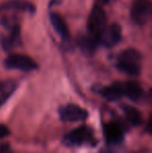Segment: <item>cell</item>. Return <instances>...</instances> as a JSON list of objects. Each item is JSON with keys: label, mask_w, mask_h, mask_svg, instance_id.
<instances>
[{"label": "cell", "mask_w": 152, "mask_h": 153, "mask_svg": "<svg viewBox=\"0 0 152 153\" xmlns=\"http://www.w3.org/2000/svg\"><path fill=\"white\" fill-rule=\"evenodd\" d=\"M19 42H20V30H19L18 25H15L12 28V30L10 31L8 36H6L2 40V44L6 50H10V49L14 48L15 46H17Z\"/></svg>", "instance_id": "14"}, {"label": "cell", "mask_w": 152, "mask_h": 153, "mask_svg": "<svg viewBox=\"0 0 152 153\" xmlns=\"http://www.w3.org/2000/svg\"><path fill=\"white\" fill-rule=\"evenodd\" d=\"M100 153H116L114 150H112L110 148H105V149H102Z\"/></svg>", "instance_id": "20"}, {"label": "cell", "mask_w": 152, "mask_h": 153, "mask_svg": "<svg viewBox=\"0 0 152 153\" xmlns=\"http://www.w3.org/2000/svg\"><path fill=\"white\" fill-rule=\"evenodd\" d=\"M64 142L68 146L95 145L96 139L93 129L91 127L87 126V125H81L68 132L64 137Z\"/></svg>", "instance_id": "2"}, {"label": "cell", "mask_w": 152, "mask_h": 153, "mask_svg": "<svg viewBox=\"0 0 152 153\" xmlns=\"http://www.w3.org/2000/svg\"><path fill=\"white\" fill-rule=\"evenodd\" d=\"M101 95L104 97L105 99L110 101H116L119 100L120 98L124 96V92H123V83L121 82H117L114 83L112 85H108L105 87L101 90Z\"/></svg>", "instance_id": "11"}, {"label": "cell", "mask_w": 152, "mask_h": 153, "mask_svg": "<svg viewBox=\"0 0 152 153\" xmlns=\"http://www.w3.org/2000/svg\"><path fill=\"white\" fill-rule=\"evenodd\" d=\"M17 82L13 79H5L0 81V107L12 97L17 90Z\"/></svg>", "instance_id": "10"}, {"label": "cell", "mask_w": 152, "mask_h": 153, "mask_svg": "<svg viewBox=\"0 0 152 153\" xmlns=\"http://www.w3.org/2000/svg\"><path fill=\"white\" fill-rule=\"evenodd\" d=\"M98 43H99V41L94 38V36H90V34H89V36H85V38H82L79 41V45H80L82 51L87 53L89 55L92 54V53L95 51L96 46H97Z\"/></svg>", "instance_id": "15"}, {"label": "cell", "mask_w": 152, "mask_h": 153, "mask_svg": "<svg viewBox=\"0 0 152 153\" xmlns=\"http://www.w3.org/2000/svg\"><path fill=\"white\" fill-rule=\"evenodd\" d=\"M50 22L52 24L54 30L59 33V36L64 40H69L70 30L66 21L64 18L57 13H51L50 14Z\"/></svg>", "instance_id": "9"}, {"label": "cell", "mask_w": 152, "mask_h": 153, "mask_svg": "<svg viewBox=\"0 0 152 153\" xmlns=\"http://www.w3.org/2000/svg\"><path fill=\"white\" fill-rule=\"evenodd\" d=\"M152 12V4L148 0H136L131 7V18L138 24L148 21Z\"/></svg>", "instance_id": "6"}, {"label": "cell", "mask_w": 152, "mask_h": 153, "mask_svg": "<svg viewBox=\"0 0 152 153\" xmlns=\"http://www.w3.org/2000/svg\"><path fill=\"white\" fill-rule=\"evenodd\" d=\"M141 56L140 52L136 49H125L119 54L117 59V68L121 72L130 76H136L141 72Z\"/></svg>", "instance_id": "1"}, {"label": "cell", "mask_w": 152, "mask_h": 153, "mask_svg": "<svg viewBox=\"0 0 152 153\" xmlns=\"http://www.w3.org/2000/svg\"><path fill=\"white\" fill-rule=\"evenodd\" d=\"M147 131H148V132L152 135V115H151L150 119H149L148 124H147Z\"/></svg>", "instance_id": "19"}, {"label": "cell", "mask_w": 152, "mask_h": 153, "mask_svg": "<svg viewBox=\"0 0 152 153\" xmlns=\"http://www.w3.org/2000/svg\"><path fill=\"white\" fill-rule=\"evenodd\" d=\"M7 135H10V129H8V127L4 124H0V140L4 139Z\"/></svg>", "instance_id": "17"}, {"label": "cell", "mask_w": 152, "mask_h": 153, "mask_svg": "<svg viewBox=\"0 0 152 153\" xmlns=\"http://www.w3.org/2000/svg\"><path fill=\"white\" fill-rule=\"evenodd\" d=\"M122 38V30L119 24L114 23V24L106 26L105 30L101 34L100 38V43L104 44L108 47H113L117 45L120 42Z\"/></svg>", "instance_id": "8"}, {"label": "cell", "mask_w": 152, "mask_h": 153, "mask_svg": "<svg viewBox=\"0 0 152 153\" xmlns=\"http://www.w3.org/2000/svg\"><path fill=\"white\" fill-rule=\"evenodd\" d=\"M3 10H21V12H29L33 13L35 10V6L28 1L25 0H12L3 4Z\"/></svg>", "instance_id": "13"}, {"label": "cell", "mask_w": 152, "mask_h": 153, "mask_svg": "<svg viewBox=\"0 0 152 153\" xmlns=\"http://www.w3.org/2000/svg\"><path fill=\"white\" fill-rule=\"evenodd\" d=\"M101 3H103V4H106V3H108L110 2V0H99Z\"/></svg>", "instance_id": "21"}, {"label": "cell", "mask_w": 152, "mask_h": 153, "mask_svg": "<svg viewBox=\"0 0 152 153\" xmlns=\"http://www.w3.org/2000/svg\"><path fill=\"white\" fill-rule=\"evenodd\" d=\"M123 83V92L124 96L129 98L130 100L136 101L142 97L143 90L141 85L136 81H127V82H122Z\"/></svg>", "instance_id": "12"}, {"label": "cell", "mask_w": 152, "mask_h": 153, "mask_svg": "<svg viewBox=\"0 0 152 153\" xmlns=\"http://www.w3.org/2000/svg\"><path fill=\"white\" fill-rule=\"evenodd\" d=\"M124 113H125L126 118H127L130 124L136 126V125H140L142 123V115L136 107L125 106L124 107Z\"/></svg>", "instance_id": "16"}, {"label": "cell", "mask_w": 152, "mask_h": 153, "mask_svg": "<svg viewBox=\"0 0 152 153\" xmlns=\"http://www.w3.org/2000/svg\"><path fill=\"white\" fill-rule=\"evenodd\" d=\"M87 116V111L77 104H67L59 108V117L64 122H82Z\"/></svg>", "instance_id": "5"}, {"label": "cell", "mask_w": 152, "mask_h": 153, "mask_svg": "<svg viewBox=\"0 0 152 153\" xmlns=\"http://www.w3.org/2000/svg\"><path fill=\"white\" fill-rule=\"evenodd\" d=\"M103 134L105 137V141L110 145H117L123 141L124 132L122 127L118 123L110 122L104 125Z\"/></svg>", "instance_id": "7"}, {"label": "cell", "mask_w": 152, "mask_h": 153, "mask_svg": "<svg viewBox=\"0 0 152 153\" xmlns=\"http://www.w3.org/2000/svg\"><path fill=\"white\" fill-rule=\"evenodd\" d=\"M108 26L106 15L101 6L95 5L91 10V14L87 19V31L89 34L97 39L100 43V38Z\"/></svg>", "instance_id": "3"}, {"label": "cell", "mask_w": 152, "mask_h": 153, "mask_svg": "<svg viewBox=\"0 0 152 153\" xmlns=\"http://www.w3.org/2000/svg\"><path fill=\"white\" fill-rule=\"evenodd\" d=\"M0 153H14L10 144L2 143L0 144Z\"/></svg>", "instance_id": "18"}, {"label": "cell", "mask_w": 152, "mask_h": 153, "mask_svg": "<svg viewBox=\"0 0 152 153\" xmlns=\"http://www.w3.org/2000/svg\"><path fill=\"white\" fill-rule=\"evenodd\" d=\"M4 66L7 69H14V70L23 71V72H29L38 69V64L33 61L31 57L25 54H10L4 61Z\"/></svg>", "instance_id": "4"}]
</instances>
